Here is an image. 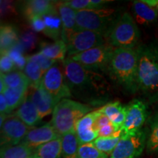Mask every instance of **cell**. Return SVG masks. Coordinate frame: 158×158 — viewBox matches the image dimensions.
<instances>
[{
	"instance_id": "83f0119b",
	"label": "cell",
	"mask_w": 158,
	"mask_h": 158,
	"mask_svg": "<svg viewBox=\"0 0 158 158\" xmlns=\"http://www.w3.org/2000/svg\"><path fill=\"white\" fill-rule=\"evenodd\" d=\"M122 134H123V131L119 130L110 136L98 137L92 143L100 152L106 154V155L110 156L117 146L118 141L121 139Z\"/></svg>"
},
{
	"instance_id": "d6a6232c",
	"label": "cell",
	"mask_w": 158,
	"mask_h": 158,
	"mask_svg": "<svg viewBox=\"0 0 158 158\" xmlns=\"http://www.w3.org/2000/svg\"><path fill=\"white\" fill-rule=\"evenodd\" d=\"M27 59L29 61H31V62H36L40 67V68L42 69L44 73H45L56 62L55 61H53L51 59H48V57L45 56L44 55L40 54V52L37 53V54L27 57Z\"/></svg>"
},
{
	"instance_id": "f1b7e54d",
	"label": "cell",
	"mask_w": 158,
	"mask_h": 158,
	"mask_svg": "<svg viewBox=\"0 0 158 158\" xmlns=\"http://www.w3.org/2000/svg\"><path fill=\"white\" fill-rule=\"evenodd\" d=\"M23 72L27 76V78H28L29 86L34 88L35 89L40 86L42 79L45 73L36 62H31V61L27 59V62L26 63Z\"/></svg>"
},
{
	"instance_id": "e575fe53",
	"label": "cell",
	"mask_w": 158,
	"mask_h": 158,
	"mask_svg": "<svg viewBox=\"0 0 158 158\" xmlns=\"http://www.w3.org/2000/svg\"><path fill=\"white\" fill-rule=\"evenodd\" d=\"M0 69L1 74H5L14 71L16 69L14 62L13 61L8 54H1V60H0Z\"/></svg>"
},
{
	"instance_id": "2e32d148",
	"label": "cell",
	"mask_w": 158,
	"mask_h": 158,
	"mask_svg": "<svg viewBox=\"0 0 158 158\" xmlns=\"http://www.w3.org/2000/svg\"><path fill=\"white\" fill-rule=\"evenodd\" d=\"M38 110L41 118L53 114L58 102L43 87L40 86L29 96Z\"/></svg>"
},
{
	"instance_id": "8992f818",
	"label": "cell",
	"mask_w": 158,
	"mask_h": 158,
	"mask_svg": "<svg viewBox=\"0 0 158 158\" xmlns=\"http://www.w3.org/2000/svg\"><path fill=\"white\" fill-rule=\"evenodd\" d=\"M118 15L114 9L101 8L76 11L77 29L78 31H96L102 34L106 38Z\"/></svg>"
},
{
	"instance_id": "ac0fdd59",
	"label": "cell",
	"mask_w": 158,
	"mask_h": 158,
	"mask_svg": "<svg viewBox=\"0 0 158 158\" xmlns=\"http://www.w3.org/2000/svg\"><path fill=\"white\" fill-rule=\"evenodd\" d=\"M15 115L30 128L35 127L42 119L37 108L29 96H27L23 103L19 106Z\"/></svg>"
},
{
	"instance_id": "7c38bea8",
	"label": "cell",
	"mask_w": 158,
	"mask_h": 158,
	"mask_svg": "<svg viewBox=\"0 0 158 158\" xmlns=\"http://www.w3.org/2000/svg\"><path fill=\"white\" fill-rule=\"evenodd\" d=\"M0 127L2 146L20 143L31 129L15 115H9Z\"/></svg>"
},
{
	"instance_id": "7a4b0ae2",
	"label": "cell",
	"mask_w": 158,
	"mask_h": 158,
	"mask_svg": "<svg viewBox=\"0 0 158 158\" xmlns=\"http://www.w3.org/2000/svg\"><path fill=\"white\" fill-rule=\"evenodd\" d=\"M138 92L149 103L158 102V42L138 45Z\"/></svg>"
},
{
	"instance_id": "30bf717a",
	"label": "cell",
	"mask_w": 158,
	"mask_h": 158,
	"mask_svg": "<svg viewBox=\"0 0 158 158\" xmlns=\"http://www.w3.org/2000/svg\"><path fill=\"white\" fill-rule=\"evenodd\" d=\"M106 43V38L100 33L89 30L77 31L67 43L68 54L71 57Z\"/></svg>"
},
{
	"instance_id": "6da1fadb",
	"label": "cell",
	"mask_w": 158,
	"mask_h": 158,
	"mask_svg": "<svg viewBox=\"0 0 158 158\" xmlns=\"http://www.w3.org/2000/svg\"><path fill=\"white\" fill-rule=\"evenodd\" d=\"M67 84L72 95L89 103L102 101L108 93V84L98 73L88 70L68 57L62 62Z\"/></svg>"
},
{
	"instance_id": "e0dca14e",
	"label": "cell",
	"mask_w": 158,
	"mask_h": 158,
	"mask_svg": "<svg viewBox=\"0 0 158 158\" xmlns=\"http://www.w3.org/2000/svg\"><path fill=\"white\" fill-rule=\"evenodd\" d=\"M23 13L29 20L35 18L43 17L56 10L55 2L49 0H30L25 2L23 5Z\"/></svg>"
},
{
	"instance_id": "ffe728a7",
	"label": "cell",
	"mask_w": 158,
	"mask_h": 158,
	"mask_svg": "<svg viewBox=\"0 0 158 158\" xmlns=\"http://www.w3.org/2000/svg\"><path fill=\"white\" fill-rule=\"evenodd\" d=\"M133 10L136 21L141 24H150L157 21L158 9L148 5L143 0L134 1Z\"/></svg>"
},
{
	"instance_id": "4dcf8cb0",
	"label": "cell",
	"mask_w": 158,
	"mask_h": 158,
	"mask_svg": "<svg viewBox=\"0 0 158 158\" xmlns=\"http://www.w3.org/2000/svg\"><path fill=\"white\" fill-rule=\"evenodd\" d=\"M147 152L158 154V112L152 119L149 135L147 142Z\"/></svg>"
},
{
	"instance_id": "cb8c5ba5",
	"label": "cell",
	"mask_w": 158,
	"mask_h": 158,
	"mask_svg": "<svg viewBox=\"0 0 158 158\" xmlns=\"http://www.w3.org/2000/svg\"><path fill=\"white\" fill-rule=\"evenodd\" d=\"M62 153V138H59L35 148L33 158H60Z\"/></svg>"
},
{
	"instance_id": "9c48e42d",
	"label": "cell",
	"mask_w": 158,
	"mask_h": 158,
	"mask_svg": "<svg viewBox=\"0 0 158 158\" xmlns=\"http://www.w3.org/2000/svg\"><path fill=\"white\" fill-rule=\"evenodd\" d=\"M147 133L143 130L122 134L121 139L109 158H138L147 144Z\"/></svg>"
},
{
	"instance_id": "277c9868",
	"label": "cell",
	"mask_w": 158,
	"mask_h": 158,
	"mask_svg": "<svg viewBox=\"0 0 158 158\" xmlns=\"http://www.w3.org/2000/svg\"><path fill=\"white\" fill-rule=\"evenodd\" d=\"M91 106L70 99H63L56 105L51 123L57 133L63 135L76 130L77 122L90 113Z\"/></svg>"
},
{
	"instance_id": "9a60e30c",
	"label": "cell",
	"mask_w": 158,
	"mask_h": 158,
	"mask_svg": "<svg viewBox=\"0 0 158 158\" xmlns=\"http://www.w3.org/2000/svg\"><path fill=\"white\" fill-rule=\"evenodd\" d=\"M57 10L62 21V40L66 43L71 35L78 31L76 25V11L70 8L64 3V2H56Z\"/></svg>"
},
{
	"instance_id": "8fae6325",
	"label": "cell",
	"mask_w": 158,
	"mask_h": 158,
	"mask_svg": "<svg viewBox=\"0 0 158 158\" xmlns=\"http://www.w3.org/2000/svg\"><path fill=\"white\" fill-rule=\"evenodd\" d=\"M126 110L125 121L121 128L123 133H134L141 130L148 116L146 102L135 99L126 106Z\"/></svg>"
},
{
	"instance_id": "52a82bcc",
	"label": "cell",
	"mask_w": 158,
	"mask_h": 158,
	"mask_svg": "<svg viewBox=\"0 0 158 158\" xmlns=\"http://www.w3.org/2000/svg\"><path fill=\"white\" fill-rule=\"evenodd\" d=\"M115 48L108 43L70 57L86 70L92 72H108L110 58Z\"/></svg>"
},
{
	"instance_id": "8d00e7d4",
	"label": "cell",
	"mask_w": 158,
	"mask_h": 158,
	"mask_svg": "<svg viewBox=\"0 0 158 158\" xmlns=\"http://www.w3.org/2000/svg\"><path fill=\"white\" fill-rule=\"evenodd\" d=\"M31 26H32V28L34 29L35 31H42V32L44 31L45 29V25L42 17L35 18V19L31 20Z\"/></svg>"
},
{
	"instance_id": "1f68e13d",
	"label": "cell",
	"mask_w": 158,
	"mask_h": 158,
	"mask_svg": "<svg viewBox=\"0 0 158 158\" xmlns=\"http://www.w3.org/2000/svg\"><path fill=\"white\" fill-rule=\"evenodd\" d=\"M78 158H108V157L97 149L92 142L79 146Z\"/></svg>"
},
{
	"instance_id": "ba28073f",
	"label": "cell",
	"mask_w": 158,
	"mask_h": 158,
	"mask_svg": "<svg viewBox=\"0 0 158 158\" xmlns=\"http://www.w3.org/2000/svg\"><path fill=\"white\" fill-rule=\"evenodd\" d=\"M40 85L54 97L58 103L63 99L72 96L64 76L63 64L61 67L58 62L44 74Z\"/></svg>"
},
{
	"instance_id": "d4e9b609",
	"label": "cell",
	"mask_w": 158,
	"mask_h": 158,
	"mask_svg": "<svg viewBox=\"0 0 158 158\" xmlns=\"http://www.w3.org/2000/svg\"><path fill=\"white\" fill-rule=\"evenodd\" d=\"M62 156L63 158H78L80 146L76 130L63 135L62 137Z\"/></svg>"
},
{
	"instance_id": "5b68a950",
	"label": "cell",
	"mask_w": 158,
	"mask_h": 158,
	"mask_svg": "<svg viewBox=\"0 0 158 158\" xmlns=\"http://www.w3.org/2000/svg\"><path fill=\"white\" fill-rule=\"evenodd\" d=\"M140 31L132 15H119L106 36V43L114 48H135L140 39Z\"/></svg>"
},
{
	"instance_id": "836d02e7",
	"label": "cell",
	"mask_w": 158,
	"mask_h": 158,
	"mask_svg": "<svg viewBox=\"0 0 158 158\" xmlns=\"http://www.w3.org/2000/svg\"><path fill=\"white\" fill-rule=\"evenodd\" d=\"M64 3L75 11L94 10L92 0H70V1H64Z\"/></svg>"
},
{
	"instance_id": "44dd1931",
	"label": "cell",
	"mask_w": 158,
	"mask_h": 158,
	"mask_svg": "<svg viewBox=\"0 0 158 158\" xmlns=\"http://www.w3.org/2000/svg\"><path fill=\"white\" fill-rule=\"evenodd\" d=\"M40 53L55 62H63L68 53V47L62 40H58L53 43L41 45Z\"/></svg>"
},
{
	"instance_id": "3957f363",
	"label": "cell",
	"mask_w": 158,
	"mask_h": 158,
	"mask_svg": "<svg viewBox=\"0 0 158 158\" xmlns=\"http://www.w3.org/2000/svg\"><path fill=\"white\" fill-rule=\"evenodd\" d=\"M138 52L135 48H115L110 58L109 76L126 92H138Z\"/></svg>"
},
{
	"instance_id": "603a6c76",
	"label": "cell",
	"mask_w": 158,
	"mask_h": 158,
	"mask_svg": "<svg viewBox=\"0 0 158 158\" xmlns=\"http://www.w3.org/2000/svg\"><path fill=\"white\" fill-rule=\"evenodd\" d=\"M34 149L20 143L1 147L0 158H33Z\"/></svg>"
},
{
	"instance_id": "d590c367",
	"label": "cell",
	"mask_w": 158,
	"mask_h": 158,
	"mask_svg": "<svg viewBox=\"0 0 158 158\" xmlns=\"http://www.w3.org/2000/svg\"><path fill=\"white\" fill-rule=\"evenodd\" d=\"M8 55L10 57L13 59V61L14 62L16 68H19V70H23L24 68L26 63L27 62V57H23L22 54H21V51L16 48H13L11 51H10L8 53Z\"/></svg>"
},
{
	"instance_id": "4fadbf2b",
	"label": "cell",
	"mask_w": 158,
	"mask_h": 158,
	"mask_svg": "<svg viewBox=\"0 0 158 158\" xmlns=\"http://www.w3.org/2000/svg\"><path fill=\"white\" fill-rule=\"evenodd\" d=\"M59 138L61 136L53 127L51 122H49L41 127L31 128L21 143L35 149L43 144Z\"/></svg>"
},
{
	"instance_id": "f546056e",
	"label": "cell",
	"mask_w": 158,
	"mask_h": 158,
	"mask_svg": "<svg viewBox=\"0 0 158 158\" xmlns=\"http://www.w3.org/2000/svg\"><path fill=\"white\" fill-rule=\"evenodd\" d=\"M27 89H10L7 87L4 89L2 92H1L5 97L10 112L19 108V106L23 103L25 99L27 98Z\"/></svg>"
},
{
	"instance_id": "74e56055",
	"label": "cell",
	"mask_w": 158,
	"mask_h": 158,
	"mask_svg": "<svg viewBox=\"0 0 158 158\" xmlns=\"http://www.w3.org/2000/svg\"><path fill=\"white\" fill-rule=\"evenodd\" d=\"M0 111H1V114H6V115L10 113L5 97L2 93L0 94Z\"/></svg>"
},
{
	"instance_id": "484cf974",
	"label": "cell",
	"mask_w": 158,
	"mask_h": 158,
	"mask_svg": "<svg viewBox=\"0 0 158 158\" xmlns=\"http://www.w3.org/2000/svg\"><path fill=\"white\" fill-rule=\"evenodd\" d=\"M42 18L45 25V29L43 33L52 39L58 40L57 39L62 35V21L59 17L58 10H56V11L45 15Z\"/></svg>"
},
{
	"instance_id": "d6986e66",
	"label": "cell",
	"mask_w": 158,
	"mask_h": 158,
	"mask_svg": "<svg viewBox=\"0 0 158 158\" xmlns=\"http://www.w3.org/2000/svg\"><path fill=\"white\" fill-rule=\"evenodd\" d=\"M99 110L109 118L117 131L121 130L125 121L126 106H123L120 102L115 101L106 104Z\"/></svg>"
},
{
	"instance_id": "5bb4252c",
	"label": "cell",
	"mask_w": 158,
	"mask_h": 158,
	"mask_svg": "<svg viewBox=\"0 0 158 158\" xmlns=\"http://www.w3.org/2000/svg\"><path fill=\"white\" fill-rule=\"evenodd\" d=\"M99 114V109L94 110L85 115L77 122L76 132L80 145L92 143L99 137L98 133L94 127L95 121Z\"/></svg>"
},
{
	"instance_id": "7402d4cb",
	"label": "cell",
	"mask_w": 158,
	"mask_h": 158,
	"mask_svg": "<svg viewBox=\"0 0 158 158\" xmlns=\"http://www.w3.org/2000/svg\"><path fill=\"white\" fill-rule=\"evenodd\" d=\"M19 42L16 29L12 25H2L0 29V50L1 54H7L14 48Z\"/></svg>"
},
{
	"instance_id": "4316f807",
	"label": "cell",
	"mask_w": 158,
	"mask_h": 158,
	"mask_svg": "<svg viewBox=\"0 0 158 158\" xmlns=\"http://www.w3.org/2000/svg\"><path fill=\"white\" fill-rule=\"evenodd\" d=\"M1 80L7 88L27 90L29 86L28 78L21 70H15L8 73L1 74Z\"/></svg>"
}]
</instances>
